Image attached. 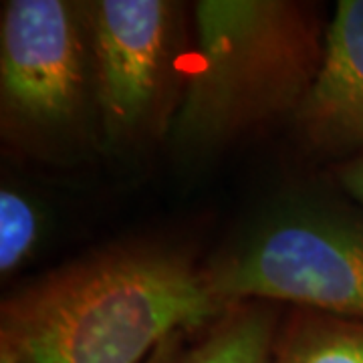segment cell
I'll list each match as a JSON object with an SVG mask.
<instances>
[{
    "mask_svg": "<svg viewBox=\"0 0 363 363\" xmlns=\"http://www.w3.org/2000/svg\"><path fill=\"white\" fill-rule=\"evenodd\" d=\"M206 267L162 242H121L43 272L2 298L0 347L18 363H145L222 313Z\"/></svg>",
    "mask_w": 363,
    "mask_h": 363,
    "instance_id": "6da1fadb",
    "label": "cell"
},
{
    "mask_svg": "<svg viewBox=\"0 0 363 363\" xmlns=\"http://www.w3.org/2000/svg\"><path fill=\"white\" fill-rule=\"evenodd\" d=\"M194 43L168 140L206 156L293 119L323 61L321 9L298 0H202Z\"/></svg>",
    "mask_w": 363,
    "mask_h": 363,
    "instance_id": "7a4b0ae2",
    "label": "cell"
},
{
    "mask_svg": "<svg viewBox=\"0 0 363 363\" xmlns=\"http://www.w3.org/2000/svg\"><path fill=\"white\" fill-rule=\"evenodd\" d=\"M0 133L23 156L51 162L101 143L81 2H2Z\"/></svg>",
    "mask_w": 363,
    "mask_h": 363,
    "instance_id": "3957f363",
    "label": "cell"
},
{
    "mask_svg": "<svg viewBox=\"0 0 363 363\" xmlns=\"http://www.w3.org/2000/svg\"><path fill=\"white\" fill-rule=\"evenodd\" d=\"M99 138L113 154L168 140L194 43V23L174 0H85Z\"/></svg>",
    "mask_w": 363,
    "mask_h": 363,
    "instance_id": "277c9868",
    "label": "cell"
},
{
    "mask_svg": "<svg viewBox=\"0 0 363 363\" xmlns=\"http://www.w3.org/2000/svg\"><path fill=\"white\" fill-rule=\"evenodd\" d=\"M222 305L267 301L363 321V220L297 210L206 267Z\"/></svg>",
    "mask_w": 363,
    "mask_h": 363,
    "instance_id": "5b68a950",
    "label": "cell"
},
{
    "mask_svg": "<svg viewBox=\"0 0 363 363\" xmlns=\"http://www.w3.org/2000/svg\"><path fill=\"white\" fill-rule=\"evenodd\" d=\"M291 121L319 156L343 162L363 152V0L337 2L319 73Z\"/></svg>",
    "mask_w": 363,
    "mask_h": 363,
    "instance_id": "8992f818",
    "label": "cell"
},
{
    "mask_svg": "<svg viewBox=\"0 0 363 363\" xmlns=\"http://www.w3.org/2000/svg\"><path fill=\"white\" fill-rule=\"evenodd\" d=\"M271 363H363V321L293 307L281 319Z\"/></svg>",
    "mask_w": 363,
    "mask_h": 363,
    "instance_id": "52a82bcc",
    "label": "cell"
},
{
    "mask_svg": "<svg viewBox=\"0 0 363 363\" xmlns=\"http://www.w3.org/2000/svg\"><path fill=\"white\" fill-rule=\"evenodd\" d=\"M281 319L277 303L242 301L228 305L190 347L186 363H271Z\"/></svg>",
    "mask_w": 363,
    "mask_h": 363,
    "instance_id": "ba28073f",
    "label": "cell"
},
{
    "mask_svg": "<svg viewBox=\"0 0 363 363\" xmlns=\"http://www.w3.org/2000/svg\"><path fill=\"white\" fill-rule=\"evenodd\" d=\"M43 218L37 204L21 190L4 184L0 188V274L18 272L40 240Z\"/></svg>",
    "mask_w": 363,
    "mask_h": 363,
    "instance_id": "9c48e42d",
    "label": "cell"
},
{
    "mask_svg": "<svg viewBox=\"0 0 363 363\" xmlns=\"http://www.w3.org/2000/svg\"><path fill=\"white\" fill-rule=\"evenodd\" d=\"M335 178L339 186L363 206V152L339 162L335 166Z\"/></svg>",
    "mask_w": 363,
    "mask_h": 363,
    "instance_id": "30bf717a",
    "label": "cell"
},
{
    "mask_svg": "<svg viewBox=\"0 0 363 363\" xmlns=\"http://www.w3.org/2000/svg\"><path fill=\"white\" fill-rule=\"evenodd\" d=\"M186 337L188 333H176L168 337L145 359V363H186V357L190 353Z\"/></svg>",
    "mask_w": 363,
    "mask_h": 363,
    "instance_id": "8fae6325",
    "label": "cell"
},
{
    "mask_svg": "<svg viewBox=\"0 0 363 363\" xmlns=\"http://www.w3.org/2000/svg\"><path fill=\"white\" fill-rule=\"evenodd\" d=\"M0 363H18V362L14 359V355L11 353V351H6L0 347Z\"/></svg>",
    "mask_w": 363,
    "mask_h": 363,
    "instance_id": "7c38bea8",
    "label": "cell"
}]
</instances>
